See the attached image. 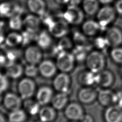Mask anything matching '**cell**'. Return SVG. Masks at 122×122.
Segmentation results:
<instances>
[{
    "label": "cell",
    "mask_w": 122,
    "mask_h": 122,
    "mask_svg": "<svg viewBox=\"0 0 122 122\" xmlns=\"http://www.w3.org/2000/svg\"><path fill=\"white\" fill-rule=\"evenodd\" d=\"M84 62L86 69L95 73L104 70L106 65V58L103 52L97 50L90 51Z\"/></svg>",
    "instance_id": "6da1fadb"
},
{
    "label": "cell",
    "mask_w": 122,
    "mask_h": 122,
    "mask_svg": "<svg viewBox=\"0 0 122 122\" xmlns=\"http://www.w3.org/2000/svg\"><path fill=\"white\" fill-rule=\"evenodd\" d=\"M85 13L78 6L68 5L61 13V19L69 25H79L84 21Z\"/></svg>",
    "instance_id": "7a4b0ae2"
},
{
    "label": "cell",
    "mask_w": 122,
    "mask_h": 122,
    "mask_svg": "<svg viewBox=\"0 0 122 122\" xmlns=\"http://www.w3.org/2000/svg\"><path fill=\"white\" fill-rule=\"evenodd\" d=\"M117 14L114 7L110 5L100 7L96 14V20L102 29L110 25L115 20Z\"/></svg>",
    "instance_id": "3957f363"
},
{
    "label": "cell",
    "mask_w": 122,
    "mask_h": 122,
    "mask_svg": "<svg viewBox=\"0 0 122 122\" xmlns=\"http://www.w3.org/2000/svg\"><path fill=\"white\" fill-rule=\"evenodd\" d=\"M76 61L72 52L63 51L57 55L56 64L61 72L69 73L74 68Z\"/></svg>",
    "instance_id": "277c9868"
},
{
    "label": "cell",
    "mask_w": 122,
    "mask_h": 122,
    "mask_svg": "<svg viewBox=\"0 0 122 122\" xmlns=\"http://www.w3.org/2000/svg\"><path fill=\"white\" fill-rule=\"evenodd\" d=\"M23 12V8L18 2L4 1L0 3V17L2 19H9L15 15H21Z\"/></svg>",
    "instance_id": "5b68a950"
},
{
    "label": "cell",
    "mask_w": 122,
    "mask_h": 122,
    "mask_svg": "<svg viewBox=\"0 0 122 122\" xmlns=\"http://www.w3.org/2000/svg\"><path fill=\"white\" fill-rule=\"evenodd\" d=\"M19 95L22 100L30 99L35 94L36 84L31 78L25 77L21 79L18 84Z\"/></svg>",
    "instance_id": "8992f818"
},
{
    "label": "cell",
    "mask_w": 122,
    "mask_h": 122,
    "mask_svg": "<svg viewBox=\"0 0 122 122\" xmlns=\"http://www.w3.org/2000/svg\"><path fill=\"white\" fill-rule=\"evenodd\" d=\"M81 104L77 102L69 103L64 109L65 117L70 121L80 122L86 113Z\"/></svg>",
    "instance_id": "52a82bcc"
},
{
    "label": "cell",
    "mask_w": 122,
    "mask_h": 122,
    "mask_svg": "<svg viewBox=\"0 0 122 122\" xmlns=\"http://www.w3.org/2000/svg\"><path fill=\"white\" fill-rule=\"evenodd\" d=\"M71 84V79L68 73L61 72L53 77L52 85L58 92L69 93Z\"/></svg>",
    "instance_id": "ba28073f"
},
{
    "label": "cell",
    "mask_w": 122,
    "mask_h": 122,
    "mask_svg": "<svg viewBox=\"0 0 122 122\" xmlns=\"http://www.w3.org/2000/svg\"><path fill=\"white\" fill-rule=\"evenodd\" d=\"M117 93L110 88H101L98 92L97 101L102 106L105 108L115 104Z\"/></svg>",
    "instance_id": "9c48e42d"
},
{
    "label": "cell",
    "mask_w": 122,
    "mask_h": 122,
    "mask_svg": "<svg viewBox=\"0 0 122 122\" xmlns=\"http://www.w3.org/2000/svg\"><path fill=\"white\" fill-rule=\"evenodd\" d=\"M42 50L37 45H29L24 52V57L28 64L38 65L42 59Z\"/></svg>",
    "instance_id": "30bf717a"
},
{
    "label": "cell",
    "mask_w": 122,
    "mask_h": 122,
    "mask_svg": "<svg viewBox=\"0 0 122 122\" xmlns=\"http://www.w3.org/2000/svg\"><path fill=\"white\" fill-rule=\"evenodd\" d=\"M69 24L60 18L55 20L52 25L48 29L51 36L60 39L67 35L69 31Z\"/></svg>",
    "instance_id": "8fae6325"
},
{
    "label": "cell",
    "mask_w": 122,
    "mask_h": 122,
    "mask_svg": "<svg viewBox=\"0 0 122 122\" xmlns=\"http://www.w3.org/2000/svg\"><path fill=\"white\" fill-rule=\"evenodd\" d=\"M104 37L111 48L122 46V30L117 26L109 27Z\"/></svg>",
    "instance_id": "7c38bea8"
},
{
    "label": "cell",
    "mask_w": 122,
    "mask_h": 122,
    "mask_svg": "<svg viewBox=\"0 0 122 122\" xmlns=\"http://www.w3.org/2000/svg\"><path fill=\"white\" fill-rule=\"evenodd\" d=\"M98 92L93 86L82 87L78 91V99L81 104H92L97 100Z\"/></svg>",
    "instance_id": "4fadbf2b"
},
{
    "label": "cell",
    "mask_w": 122,
    "mask_h": 122,
    "mask_svg": "<svg viewBox=\"0 0 122 122\" xmlns=\"http://www.w3.org/2000/svg\"><path fill=\"white\" fill-rule=\"evenodd\" d=\"M38 67L39 74L46 79L54 77L58 70L56 63L50 60H42Z\"/></svg>",
    "instance_id": "5bb4252c"
},
{
    "label": "cell",
    "mask_w": 122,
    "mask_h": 122,
    "mask_svg": "<svg viewBox=\"0 0 122 122\" xmlns=\"http://www.w3.org/2000/svg\"><path fill=\"white\" fill-rule=\"evenodd\" d=\"M115 77L112 71L105 69L96 73V84L101 88H110L114 83Z\"/></svg>",
    "instance_id": "9a60e30c"
},
{
    "label": "cell",
    "mask_w": 122,
    "mask_h": 122,
    "mask_svg": "<svg viewBox=\"0 0 122 122\" xmlns=\"http://www.w3.org/2000/svg\"><path fill=\"white\" fill-rule=\"evenodd\" d=\"M103 117L104 122H122V109L116 104L107 107Z\"/></svg>",
    "instance_id": "2e32d148"
},
{
    "label": "cell",
    "mask_w": 122,
    "mask_h": 122,
    "mask_svg": "<svg viewBox=\"0 0 122 122\" xmlns=\"http://www.w3.org/2000/svg\"><path fill=\"white\" fill-rule=\"evenodd\" d=\"M41 24L40 17L34 14H28L23 18L24 30L37 33Z\"/></svg>",
    "instance_id": "e0dca14e"
},
{
    "label": "cell",
    "mask_w": 122,
    "mask_h": 122,
    "mask_svg": "<svg viewBox=\"0 0 122 122\" xmlns=\"http://www.w3.org/2000/svg\"><path fill=\"white\" fill-rule=\"evenodd\" d=\"M53 96L52 89L47 86L40 87L35 93L36 101L42 106L51 102Z\"/></svg>",
    "instance_id": "ac0fdd59"
},
{
    "label": "cell",
    "mask_w": 122,
    "mask_h": 122,
    "mask_svg": "<svg viewBox=\"0 0 122 122\" xmlns=\"http://www.w3.org/2000/svg\"><path fill=\"white\" fill-rule=\"evenodd\" d=\"M2 102L4 107L10 111L20 108L22 104V99L20 96L12 92L6 93Z\"/></svg>",
    "instance_id": "d6986e66"
},
{
    "label": "cell",
    "mask_w": 122,
    "mask_h": 122,
    "mask_svg": "<svg viewBox=\"0 0 122 122\" xmlns=\"http://www.w3.org/2000/svg\"><path fill=\"white\" fill-rule=\"evenodd\" d=\"M102 30L99 23L97 20L89 19L81 23V32L87 37H95Z\"/></svg>",
    "instance_id": "ffe728a7"
},
{
    "label": "cell",
    "mask_w": 122,
    "mask_h": 122,
    "mask_svg": "<svg viewBox=\"0 0 122 122\" xmlns=\"http://www.w3.org/2000/svg\"><path fill=\"white\" fill-rule=\"evenodd\" d=\"M52 37L48 30L39 31L35 38L36 45L42 50L48 49L52 44Z\"/></svg>",
    "instance_id": "44dd1931"
},
{
    "label": "cell",
    "mask_w": 122,
    "mask_h": 122,
    "mask_svg": "<svg viewBox=\"0 0 122 122\" xmlns=\"http://www.w3.org/2000/svg\"><path fill=\"white\" fill-rule=\"evenodd\" d=\"M77 80L82 87H92L96 84V73L86 69L79 73Z\"/></svg>",
    "instance_id": "7402d4cb"
},
{
    "label": "cell",
    "mask_w": 122,
    "mask_h": 122,
    "mask_svg": "<svg viewBox=\"0 0 122 122\" xmlns=\"http://www.w3.org/2000/svg\"><path fill=\"white\" fill-rule=\"evenodd\" d=\"M27 6L31 13L39 17L47 12V5L44 0H27Z\"/></svg>",
    "instance_id": "603a6c76"
},
{
    "label": "cell",
    "mask_w": 122,
    "mask_h": 122,
    "mask_svg": "<svg viewBox=\"0 0 122 122\" xmlns=\"http://www.w3.org/2000/svg\"><path fill=\"white\" fill-rule=\"evenodd\" d=\"M38 116L41 122H52L56 117V110L52 106H42Z\"/></svg>",
    "instance_id": "cb8c5ba5"
},
{
    "label": "cell",
    "mask_w": 122,
    "mask_h": 122,
    "mask_svg": "<svg viewBox=\"0 0 122 122\" xmlns=\"http://www.w3.org/2000/svg\"><path fill=\"white\" fill-rule=\"evenodd\" d=\"M68 102V93L58 92L54 95L51 103L56 110H61L65 108L69 103Z\"/></svg>",
    "instance_id": "d4e9b609"
},
{
    "label": "cell",
    "mask_w": 122,
    "mask_h": 122,
    "mask_svg": "<svg viewBox=\"0 0 122 122\" xmlns=\"http://www.w3.org/2000/svg\"><path fill=\"white\" fill-rule=\"evenodd\" d=\"M100 4L98 0H82L81 9L85 14L92 16L97 14L100 8Z\"/></svg>",
    "instance_id": "484cf974"
},
{
    "label": "cell",
    "mask_w": 122,
    "mask_h": 122,
    "mask_svg": "<svg viewBox=\"0 0 122 122\" xmlns=\"http://www.w3.org/2000/svg\"><path fill=\"white\" fill-rule=\"evenodd\" d=\"M22 38L21 33L18 31H13L9 32L6 36L5 45L10 48H16L22 45Z\"/></svg>",
    "instance_id": "4316f807"
},
{
    "label": "cell",
    "mask_w": 122,
    "mask_h": 122,
    "mask_svg": "<svg viewBox=\"0 0 122 122\" xmlns=\"http://www.w3.org/2000/svg\"><path fill=\"white\" fill-rule=\"evenodd\" d=\"M5 73L10 78L18 79L24 74V68L20 64L14 63L5 67Z\"/></svg>",
    "instance_id": "83f0119b"
},
{
    "label": "cell",
    "mask_w": 122,
    "mask_h": 122,
    "mask_svg": "<svg viewBox=\"0 0 122 122\" xmlns=\"http://www.w3.org/2000/svg\"><path fill=\"white\" fill-rule=\"evenodd\" d=\"M73 42L72 39L66 36L59 39V41L55 48V53L56 55L60 52L67 51L71 49H73Z\"/></svg>",
    "instance_id": "f1b7e54d"
},
{
    "label": "cell",
    "mask_w": 122,
    "mask_h": 122,
    "mask_svg": "<svg viewBox=\"0 0 122 122\" xmlns=\"http://www.w3.org/2000/svg\"><path fill=\"white\" fill-rule=\"evenodd\" d=\"M41 106L36 100L33 101L30 99L25 100L23 103L25 111L27 114L31 116H35L38 114L41 108Z\"/></svg>",
    "instance_id": "f546056e"
},
{
    "label": "cell",
    "mask_w": 122,
    "mask_h": 122,
    "mask_svg": "<svg viewBox=\"0 0 122 122\" xmlns=\"http://www.w3.org/2000/svg\"><path fill=\"white\" fill-rule=\"evenodd\" d=\"M27 113L21 108L10 111L8 115L9 122H25L27 119Z\"/></svg>",
    "instance_id": "4dcf8cb0"
},
{
    "label": "cell",
    "mask_w": 122,
    "mask_h": 122,
    "mask_svg": "<svg viewBox=\"0 0 122 122\" xmlns=\"http://www.w3.org/2000/svg\"><path fill=\"white\" fill-rule=\"evenodd\" d=\"M87 46L76 45L75 47L72 49V53L74 56L76 61H85L89 52Z\"/></svg>",
    "instance_id": "1f68e13d"
},
{
    "label": "cell",
    "mask_w": 122,
    "mask_h": 122,
    "mask_svg": "<svg viewBox=\"0 0 122 122\" xmlns=\"http://www.w3.org/2000/svg\"><path fill=\"white\" fill-rule=\"evenodd\" d=\"M8 26L13 31H19L23 28L21 15H15L9 18Z\"/></svg>",
    "instance_id": "d6a6232c"
},
{
    "label": "cell",
    "mask_w": 122,
    "mask_h": 122,
    "mask_svg": "<svg viewBox=\"0 0 122 122\" xmlns=\"http://www.w3.org/2000/svg\"><path fill=\"white\" fill-rule=\"evenodd\" d=\"M110 56L115 63L122 65V46L112 48L110 51Z\"/></svg>",
    "instance_id": "836d02e7"
},
{
    "label": "cell",
    "mask_w": 122,
    "mask_h": 122,
    "mask_svg": "<svg viewBox=\"0 0 122 122\" xmlns=\"http://www.w3.org/2000/svg\"><path fill=\"white\" fill-rule=\"evenodd\" d=\"M93 44L95 50L101 51L102 52L109 47L108 42L106 41L104 36L103 37H96L94 40Z\"/></svg>",
    "instance_id": "e575fe53"
},
{
    "label": "cell",
    "mask_w": 122,
    "mask_h": 122,
    "mask_svg": "<svg viewBox=\"0 0 122 122\" xmlns=\"http://www.w3.org/2000/svg\"><path fill=\"white\" fill-rule=\"evenodd\" d=\"M24 74L28 78L32 79L36 77L39 74L38 66L36 65L28 64L24 68Z\"/></svg>",
    "instance_id": "d590c367"
},
{
    "label": "cell",
    "mask_w": 122,
    "mask_h": 122,
    "mask_svg": "<svg viewBox=\"0 0 122 122\" xmlns=\"http://www.w3.org/2000/svg\"><path fill=\"white\" fill-rule=\"evenodd\" d=\"M37 33L24 30L21 33L22 38V45H29L32 41H35V38Z\"/></svg>",
    "instance_id": "8d00e7d4"
},
{
    "label": "cell",
    "mask_w": 122,
    "mask_h": 122,
    "mask_svg": "<svg viewBox=\"0 0 122 122\" xmlns=\"http://www.w3.org/2000/svg\"><path fill=\"white\" fill-rule=\"evenodd\" d=\"M5 56L6 60V67L10 64L17 62L16 61L19 56L18 52L16 50L12 49V48H11V50L7 51L5 53Z\"/></svg>",
    "instance_id": "74e56055"
},
{
    "label": "cell",
    "mask_w": 122,
    "mask_h": 122,
    "mask_svg": "<svg viewBox=\"0 0 122 122\" xmlns=\"http://www.w3.org/2000/svg\"><path fill=\"white\" fill-rule=\"evenodd\" d=\"M86 37L82 32H79L78 31L75 32L72 36V40L73 43H75L76 45L87 46L86 45Z\"/></svg>",
    "instance_id": "f35d334b"
},
{
    "label": "cell",
    "mask_w": 122,
    "mask_h": 122,
    "mask_svg": "<svg viewBox=\"0 0 122 122\" xmlns=\"http://www.w3.org/2000/svg\"><path fill=\"white\" fill-rule=\"evenodd\" d=\"M9 86V77L6 74L0 72V93H2L3 92L6 91Z\"/></svg>",
    "instance_id": "ab89813d"
},
{
    "label": "cell",
    "mask_w": 122,
    "mask_h": 122,
    "mask_svg": "<svg viewBox=\"0 0 122 122\" xmlns=\"http://www.w3.org/2000/svg\"><path fill=\"white\" fill-rule=\"evenodd\" d=\"M114 8L117 15L122 17V0H117L114 4Z\"/></svg>",
    "instance_id": "60d3db41"
},
{
    "label": "cell",
    "mask_w": 122,
    "mask_h": 122,
    "mask_svg": "<svg viewBox=\"0 0 122 122\" xmlns=\"http://www.w3.org/2000/svg\"><path fill=\"white\" fill-rule=\"evenodd\" d=\"M80 122H94V119L91 114L85 113Z\"/></svg>",
    "instance_id": "b9f144b4"
},
{
    "label": "cell",
    "mask_w": 122,
    "mask_h": 122,
    "mask_svg": "<svg viewBox=\"0 0 122 122\" xmlns=\"http://www.w3.org/2000/svg\"><path fill=\"white\" fill-rule=\"evenodd\" d=\"M116 93L117 100L115 104L122 109V91L116 92Z\"/></svg>",
    "instance_id": "7bdbcfd3"
},
{
    "label": "cell",
    "mask_w": 122,
    "mask_h": 122,
    "mask_svg": "<svg viewBox=\"0 0 122 122\" xmlns=\"http://www.w3.org/2000/svg\"><path fill=\"white\" fill-rule=\"evenodd\" d=\"M6 65V60L5 54L0 52V69L5 68Z\"/></svg>",
    "instance_id": "ee69618b"
},
{
    "label": "cell",
    "mask_w": 122,
    "mask_h": 122,
    "mask_svg": "<svg viewBox=\"0 0 122 122\" xmlns=\"http://www.w3.org/2000/svg\"><path fill=\"white\" fill-rule=\"evenodd\" d=\"M6 36L3 28H0V45H5Z\"/></svg>",
    "instance_id": "f6af8a7d"
},
{
    "label": "cell",
    "mask_w": 122,
    "mask_h": 122,
    "mask_svg": "<svg viewBox=\"0 0 122 122\" xmlns=\"http://www.w3.org/2000/svg\"><path fill=\"white\" fill-rule=\"evenodd\" d=\"M56 2L60 5H68L70 0H55Z\"/></svg>",
    "instance_id": "bcb514c9"
},
{
    "label": "cell",
    "mask_w": 122,
    "mask_h": 122,
    "mask_svg": "<svg viewBox=\"0 0 122 122\" xmlns=\"http://www.w3.org/2000/svg\"><path fill=\"white\" fill-rule=\"evenodd\" d=\"M100 3L103 5H110L112 3L114 0H98Z\"/></svg>",
    "instance_id": "7dc6e473"
},
{
    "label": "cell",
    "mask_w": 122,
    "mask_h": 122,
    "mask_svg": "<svg viewBox=\"0 0 122 122\" xmlns=\"http://www.w3.org/2000/svg\"><path fill=\"white\" fill-rule=\"evenodd\" d=\"M0 122H7L4 116L0 113Z\"/></svg>",
    "instance_id": "c3c4849f"
},
{
    "label": "cell",
    "mask_w": 122,
    "mask_h": 122,
    "mask_svg": "<svg viewBox=\"0 0 122 122\" xmlns=\"http://www.w3.org/2000/svg\"><path fill=\"white\" fill-rule=\"evenodd\" d=\"M5 25L4 21L2 20V18L0 17V28H3Z\"/></svg>",
    "instance_id": "681fc988"
},
{
    "label": "cell",
    "mask_w": 122,
    "mask_h": 122,
    "mask_svg": "<svg viewBox=\"0 0 122 122\" xmlns=\"http://www.w3.org/2000/svg\"><path fill=\"white\" fill-rule=\"evenodd\" d=\"M3 100V98L2 96V93H0V103L2 102Z\"/></svg>",
    "instance_id": "f907efd6"
},
{
    "label": "cell",
    "mask_w": 122,
    "mask_h": 122,
    "mask_svg": "<svg viewBox=\"0 0 122 122\" xmlns=\"http://www.w3.org/2000/svg\"><path fill=\"white\" fill-rule=\"evenodd\" d=\"M121 72L122 73V65H121Z\"/></svg>",
    "instance_id": "816d5d0a"
},
{
    "label": "cell",
    "mask_w": 122,
    "mask_h": 122,
    "mask_svg": "<svg viewBox=\"0 0 122 122\" xmlns=\"http://www.w3.org/2000/svg\"><path fill=\"white\" fill-rule=\"evenodd\" d=\"M70 122H78V121H70Z\"/></svg>",
    "instance_id": "f5cc1de1"
},
{
    "label": "cell",
    "mask_w": 122,
    "mask_h": 122,
    "mask_svg": "<svg viewBox=\"0 0 122 122\" xmlns=\"http://www.w3.org/2000/svg\"></svg>",
    "instance_id": "db71d44e"
}]
</instances>
